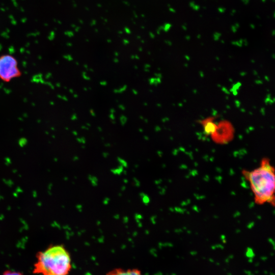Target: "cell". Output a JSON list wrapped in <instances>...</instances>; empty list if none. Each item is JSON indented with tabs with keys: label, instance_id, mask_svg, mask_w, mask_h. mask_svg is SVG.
Returning a JSON list of instances; mask_svg holds the SVG:
<instances>
[{
	"label": "cell",
	"instance_id": "obj_1",
	"mask_svg": "<svg viewBox=\"0 0 275 275\" xmlns=\"http://www.w3.org/2000/svg\"><path fill=\"white\" fill-rule=\"evenodd\" d=\"M274 168L268 158H263L259 167L252 170H242V174L250 184L255 204L274 205Z\"/></svg>",
	"mask_w": 275,
	"mask_h": 275
},
{
	"label": "cell",
	"instance_id": "obj_2",
	"mask_svg": "<svg viewBox=\"0 0 275 275\" xmlns=\"http://www.w3.org/2000/svg\"><path fill=\"white\" fill-rule=\"evenodd\" d=\"M71 268V257L64 246L51 245L37 254L33 273L41 275H68Z\"/></svg>",
	"mask_w": 275,
	"mask_h": 275
},
{
	"label": "cell",
	"instance_id": "obj_3",
	"mask_svg": "<svg viewBox=\"0 0 275 275\" xmlns=\"http://www.w3.org/2000/svg\"><path fill=\"white\" fill-rule=\"evenodd\" d=\"M21 75L17 61L13 56L4 54L0 57V78L2 80L9 82Z\"/></svg>",
	"mask_w": 275,
	"mask_h": 275
},
{
	"label": "cell",
	"instance_id": "obj_4",
	"mask_svg": "<svg viewBox=\"0 0 275 275\" xmlns=\"http://www.w3.org/2000/svg\"><path fill=\"white\" fill-rule=\"evenodd\" d=\"M106 275H143V274L140 270L136 268H117L109 271Z\"/></svg>",
	"mask_w": 275,
	"mask_h": 275
},
{
	"label": "cell",
	"instance_id": "obj_5",
	"mask_svg": "<svg viewBox=\"0 0 275 275\" xmlns=\"http://www.w3.org/2000/svg\"><path fill=\"white\" fill-rule=\"evenodd\" d=\"M2 275H23V274L19 271L8 270L4 272Z\"/></svg>",
	"mask_w": 275,
	"mask_h": 275
},
{
	"label": "cell",
	"instance_id": "obj_6",
	"mask_svg": "<svg viewBox=\"0 0 275 275\" xmlns=\"http://www.w3.org/2000/svg\"><path fill=\"white\" fill-rule=\"evenodd\" d=\"M239 26L238 23H236L234 25H232L231 29L233 33H236L237 29L239 28Z\"/></svg>",
	"mask_w": 275,
	"mask_h": 275
},
{
	"label": "cell",
	"instance_id": "obj_7",
	"mask_svg": "<svg viewBox=\"0 0 275 275\" xmlns=\"http://www.w3.org/2000/svg\"><path fill=\"white\" fill-rule=\"evenodd\" d=\"M221 33H219L218 32H215L213 35L214 39L216 40L219 39V38L221 37Z\"/></svg>",
	"mask_w": 275,
	"mask_h": 275
},
{
	"label": "cell",
	"instance_id": "obj_8",
	"mask_svg": "<svg viewBox=\"0 0 275 275\" xmlns=\"http://www.w3.org/2000/svg\"><path fill=\"white\" fill-rule=\"evenodd\" d=\"M200 6L198 5H195V6L192 8L193 9H194L195 11H198L200 9Z\"/></svg>",
	"mask_w": 275,
	"mask_h": 275
},
{
	"label": "cell",
	"instance_id": "obj_9",
	"mask_svg": "<svg viewBox=\"0 0 275 275\" xmlns=\"http://www.w3.org/2000/svg\"><path fill=\"white\" fill-rule=\"evenodd\" d=\"M218 11L220 13H224L225 11H226V8L220 7V8H218Z\"/></svg>",
	"mask_w": 275,
	"mask_h": 275
},
{
	"label": "cell",
	"instance_id": "obj_10",
	"mask_svg": "<svg viewBox=\"0 0 275 275\" xmlns=\"http://www.w3.org/2000/svg\"><path fill=\"white\" fill-rule=\"evenodd\" d=\"M195 4H196L194 1H191L189 3V6L192 8Z\"/></svg>",
	"mask_w": 275,
	"mask_h": 275
},
{
	"label": "cell",
	"instance_id": "obj_11",
	"mask_svg": "<svg viewBox=\"0 0 275 275\" xmlns=\"http://www.w3.org/2000/svg\"><path fill=\"white\" fill-rule=\"evenodd\" d=\"M182 29L184 31H186L187 30V27L186 24H184L181 26Z\"/></svg>",
	"mask_w": 275,
	"mask_h": 275
},
{
	"label": "cell",
	"instance_id": "obj_12",
	"mask_svg": "<svg viewBox=\"0 0 275 275\" xmlns=\"http://www.w3.org/2000/svg\"><path fill=\"white\" fill-rule=\"evenodd\" d=\"M242 1L244 4L247 5L249 3L250 0H242Z\"/></svg>",
	"mask_w": 275,
	"mask_h": 275
},
{
	"label": "cell",
	"instance_id": "obj_13",
	"mask_svg": "<svg viewBox=\"0 0 275 275\" xmlns=\"http://www.w3.org/2000/svg\"><path fill=\"white\" fill-rule=\"evenodd\" d=\"M235 13H236V10L235 9H233L231 11V15L232 16H233L234 14H235Z\"/></svg>",
	"mask_w": 275,
	"mask_h": 275
},
{
	"label": "cell",
	"instance_id": "obj_14",
	"mask_svg": "<svg viewBox=\"0 0 275 275\" xmlns=\"http://www.w3.org/2000/svg\"><path fill=\"white\" fill-rule=\"evenodd\" d=\"M250 26H251V28L252 29H254L255 28V25L253 24H250Z\"/></svg>",
	"mask_w": 275,
	"mask_h": 275
},
{
	"label": "cell",
	"instance_id": "obj_15",
	"mask_svg": "<svg viewBox=\"0 0 275 275\" xmlns=\"http://www.w3.org/2000/svg\"><path fill=\"white\" fill-rule=\"evenodd\" d=\"M272 33V35H274V30H273Z\"/></svg>",
	"mask_w": 275,
	"mask_h": 275
},
{
	"label": "cell",
	"instance_id": "obj_16",
	"mask_svg": "<svg viewBox=\"0 0 275 275\" xmlns=\"http://www.w3.org/2000/svg\"><path fill=\"white\" fill-rule=\"evenodd\" d=\"M265 1H266V0H262V2H263V3L265 2Z\"/></svg>",
	"mask_w": 275,
	"mask_h": 275
}]
</instances>
